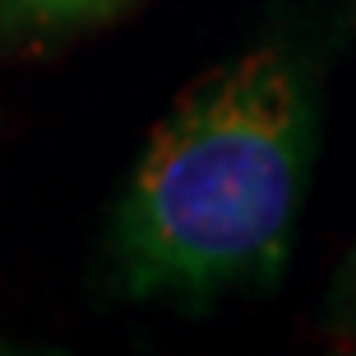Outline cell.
<instances>
[{"mask_svg": "<svg viewBox=\"0 0 356 356\" xmlns=\"http://www.w3.org/2000/svg\"><path fill=\"white\" fill-rule=\"evenodd\" d=\"M0 5L33 24H83V19L116 10L120 0H0Z\"/></svg>", "mask_w": 356, "mask_h": 356, "instance_id": "2", "label": "cell"}, {"mask_svg": "<svg viewBox=\"0 0 356 356\" xmlns=\"http://www.w3.org/2000/svg\"><path fill=\"white\" fill-rule=\"evenodd\" d=\"M310 153L315 106L291 51L259 47L199 74L153 125L120 199L130 287L209 296L277 273Z\"/></svg>", "mask_w": 356, "mask_h": 356, "instance_id": "1", "label": "cell"}]
</instances>
